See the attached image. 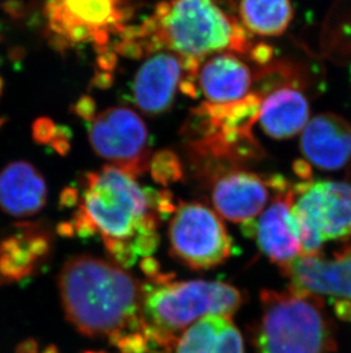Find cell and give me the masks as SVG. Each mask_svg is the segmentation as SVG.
<instances>
[{"label": "cell", "instance_id": "cell-29", "mask_svg": "<svg viewBox=\"0 0 351 353\" xmlns=\"http://www.w3.org/2000/svg\"><path fill=\"white\" fill-rule=\"evenodd\" d=\"M86 353H103V352H86Z\"/></svg>", "mask_w": 351, "mask_h": 353}, {"label": "cell", "instance_id": "cell-26", "mask_svg": "<svg viewBox=\"0 0 351 353\" xmlns=\"http://www.w3.org/2000/svg\"><path fill=\"white\" fill-rule=\"evenodd\" d=\"M273 54H274V50L272 47L266 43L252 46L251 50L248 52V55L251 57L252 60L260 64L269 63L272 60Z\"/></svg>", "mask_w": 351, "mask_h": 353}, {"label": "cell", "instance_id": "cell-11", "mask_svg": "<svg viewBox=\"0 0 351 353\" xmlns=\"http://www.w3.org/2000/svg\"><path fill=\"white\" fill-rule=\"evenodd\" d=\"M242 227L244 234L255 238L260 252L281 269L302 255L300 232L292 210V187L284 177L279 179L272 203L258 220Z\"/></svg>", "mask_w": 351, "mask_h": 353}, {"label": "cell", "instance_id": "cell-4", "mask_svg": "<svg viewBox=\"0 0 351 353\" xmlns=\"http://www.w3.org/2000/svg\"><path fill=\"white\" fill-rule=\"evenodd\" d=\"M142 287V316L160 350H169L178 334L204 316H232L243 303L241 292L222 281H170L162 276Z\"/></svg>", "mask_w": 351, "mask_h": 353}, {"label": "cell", "instance_id": "cell-21", "mask_svg": "<svg viewBox=\"0 0 351 353\" xmlns=\"http://www.w3.org/2000/svg\"><path fill=\"white\" fill-rule=\"evenodd\" d=\"M239 15L243 28L262 37H279L295 17L291 0H241Z\"/></svg>", "mask_w": 351, "mask_h": 353}, {"label": "cell", "instance_id": "cell-8", "mask_svg": "<svg viewBox=\"0 0 351 353\" xmlns=\"http://www.w3.org/2000/svg\"><path fill=\"white\" fill-rule=\"evenodd\" d=\"M292 210L302 255H318L326 241L351 236V182L304 180L295 184Z\"/></svg>", "mask_w": 351, "mask_h": 353}, {"label": "cell", "instance_id": "cell-1", "mask_svg": "<svg viewBox=\"0 0 351 353\" xmlns=\"http://www.w3.org/2000/svg\"><path fill=\"white\" fill-rule=\"evenodd\" d=\"M136 180L111 165L87 173L79 208L72 223L64 228L83 238L100 236L123 268L156 252L160 221L176 210L169 192L142 188Z\"/></svg>", "mask_w": 351, "mask_h": 353}, {"label": "cell", "instance_id": "cell-18", "mask_svg": "<svg viewBox=\"0 0 351 353\" xmlns=\"http://www.w3.org/2000/svg\"><path fill=\"white\" fill-rule=\"evenodd\" d=\"M295 85L284 83L262 97L259 123L265 134L275 140L298 135L309 123L308 100Z\"/></svg>", "mask_w": 351, "mask_h": 353}, {"label": "cell", "instance_id": "cell-3", "mask_svg": "<svg viewBox=\"0 0 351 353\" xmlns=\"http://www.w3.org/2000/svg\"><path fill=\"white\" fill-rule=\"evenodd\" d=\"M61 300L76 330L116 347L131 334L147 332L144 287L123 267L97 257H71L58 276Z\"/></svg>", "mask_w": 351, "mask_h": 353}, {"label": "cell", "instance_id": "cell-6", "mask_svg": "<svg viewBox=\"0 0 351 353\" xmlns=\"http://www.w3.org/2000/svg\"><path fill=\"white\" fill-rule=\"evenodd\" d=\"M262 97L250 93L229 103L203 102L192 110L185 135L192 154L206 163H236L262 154L252 127L258 120Z\"/></svg>", "mask_w": 351, "mask_h": 353}, {"label": "cell", "instance_id": "cell-20", "mask_svg": "<svg viewBox=\"0 0 351 353\" xmlns=\"http://www.w3.org/2000/svg\"><path fill=\"white\" fill-rule=\"evenodd\" d=\"M29 228L0 243V276L5 279L19 281L30 276L50 253L48 236Z\"/></svg>", "mask_w": 351, "mask_h": 353}, {"label": "cell", "instance_id": "cell-2", "mask_svg": "<svg viewBox=\"0 0 351 353\" xmlns=\"http://www.w3.org/2000/svg\"><path fill=\"white\" fill-rule=\"evenodd\" d=\"M225 0H164L140 26L128 27L114 45L129 57L168 50L201 63L213 54H246L248 32L222 3Z\"/></svg>", "mask_w": 351, "mask_h": 353}, {"label": "cell", "instance_id": "cell-15", "mask_svg": "<svg viewBox=\"0 0 351 353\" xmlns=\"http://www.w3.org/2000/svg\"><path fill=\"white\" fill-rule=\"evenodd\" d=\"M300 149L318 170H339L351 160V125L339 114H317L302 130Z\"/></svg>", "mask_w": 351, "mask_h": 353}, {"label": "cell", "instance_id": "cell-25", "mask_svg": "<svg viewBox=\"0 0 351 353\" xmlns=\"http://www.w3.org/2000/svg\"><path fill=\"white\" fill-rule=\"evenodd\" d=\"M70 135L67 134V128L64 127H57L56 134L50 142L54 150L60 154H67L70 149Z\"/></svg>", "mask_w": 351, "mask_h": 353}, {"label": "cell", "instance_id": "cell-7", "mask_svg": "<svg viewBox=\"0 0 351 353\" xmlns=\"http://www.w3.org/2000/svg\"><path fill=\"white\" fill-rule=\"evenodd\" d=\"M43 14L56 48L93 45L100 55L129 27L133 8L129 0H45Z\"/></svg>", "mask_w": 351, "mask_h": 353}, {"label": "cell", "instance_id": "cell-10", "mask_svg": "<svg viewBox=\"0 0 351 353\" xmlns=\"http://www.w3.org/2000/svg\"><path fill=\"white\" fill-rule=\"evenodd\" d=\"M90 145L111 166L140 177L149 170V130L136 111L113 107L98 112L88 128Z\"/></svg>", "mask_w": 351, "mask_h": 353}, {"label": "cell", "instance_id": "cell-30", "mask_svg": "<svg viewBox=\"0 0 351 353\" xmlns=\"http://www.w3.org/2000/svg\"><path fill=\"white\" fill-rule=\"evenodd\" d=\"M0 40H1V34H0Z\"/></svg>", "mask_w": 351, "mask_h": 353}, {"label": "cell", "instance_id": "cell-27", "mask_svg": "<svg viewBox=\"0 0 351 353\" xmlns=\"http://www.w3.org/2000/svg\"><path fill=\"white\" fill-rule=\"evenodd\" d=\"M3 78L0 77V97H3Z\"/></svg>", "mask_w": 351, "mask_h": 353}, {"label": "cell", "instance_id": "cell-22", "mask_svg": "<svg viewBox=\"0 0 351 353\" xmlns=\"http://www.w3.org/2000/svg\"><path fill=\"white\" fill-rule=\"evenodd\" d=\"M149 172L153 180L161 185H170L182 177V167L178 156L170 150H160L149 161Z\"/></svg>", "mask_w": 351, "mask_h": 353}, {"label": "cell", "instance_id": "cell-23", "mask_svg": "<svg viewBox=\"0 0 351 353\" xmlns=\"http://www.w3.org/2000/svg\"><path fill=\"white\" fill-rule=\"evenodd\" d=\"M57 126L50 118H39L32 125V137L36 143L48 144L56 134Z\"/></svg>", "mask_w": 351, "mask_h": 353}, {"label": "cell", "instance_id": "cell-14", "mask_svg": "<svg viewBox=\"0 0 351 353\" xmlns=\"http://www.w3.org/2000/svg\"><path fill=\"white\" fill-rule=\"evenodd\" d=\"M281 272L290 281L288 288L351 304V248L335 254L331 260L319 255H301L281 268Z\"/></svg>", "mask_w": 351, "mask_h": 353}, {"label": "cell", "instance_id": "cell-5", "mask_svg": "<svg viewBox=\"0 0 351 353\" xmlns=\"http://www.w3.org/2000/svg\"><path fill=\"white\" fill-rule=\"evenodd\" d=\"M257 353H333L334 323L321 295L288 288L262 290Z\"/></svg>", "mask_w": 351, "mask_h": 353}, {"label": "cell", "instance_id": "cell-9", "mask_svg": "<svg viewBox=\"0 0 351 353\" xmlns=\"http://www.w3.org/2000/svg\"><path fill=\"white\" fill-rule=\"evenodd\" d=\"M171 252L195 270L218 267L232 255L233 240L218 213L202 203H180L169 224Z\"/></svg>", "mask_w": 351, "mask_h": 353}, {"label": "cell", "instance_id": "cell-24", "mask_svg": "<svg viewBox=\"0 0 351 353\" xmlns=\"http://www.w3.org/2000/svg\"><path fill=\"white\" fill-rule=\"evenodd\" d=\"M74 112L80 118L92 121L96 116V104L90 97H81L74 104Z\"/></svg>", "mask_w": 351, "mask_h": 353}, {"label": "cell", "instance_id": "cell-12", "mask_svg": "<svg viewBox=\"0 0 351 353\" xmlns=\"http://www.w3.org/2000/svg\"><path fill=\"white\" fill-rule=\"evenodd\" d=\"M200 64L168 50L149 55L134 78L133 95L137 107L149 116L164 114L173 107L182 81H195Z\"/></svg>", "mask_w": 351, "mask_h": 353}, {"label": "cell", "instance_id": "cell-13", "mask_svg": "<svg viewBox=\"0 0 351 353\" xmlns=\"http://www.w3.org/2000/svg\"><path fill=\"white\" fill-rule=\"evenodd\" d=\"M279 175L262 177L248 170H226L215 176L212 203L217 213L234 223L255 221L275 192Z\"/></svg>", "mask_w": 351, "mask_h": 353}, {"label": "cell", "instance_id": "cell-19", "mask_svg": "<svg viewBox=\"0 0 351 353\" xmlns=\"http://www.w3.org/2000/svg\"><path fill=\"white\" fill-rule=\"evenodd\" d=\"M176 353H244L243 337L231 316L210 314L176 341Z\"/></svg>", "mask_w": 351, "mask_h": 353}, {"label": "cell", "instance_id": "cell-17", "mask_svg": "<svg viewBox=\"0 0 351 353\" xmlns=\"http://www.w3.org/2000/svg\"><path fill=\"white\" fill-rule=\"evenodd\" d=\"M46 181L31 163L17 160L0 172V208L14 217L39 213L47 203Z\"/></svg>", "mask_w": 351, "mask_h": 353}, {"label": "cell", "instance_id": "cell-16", "mask_svg": "<svg viewBox=\"0 0 351 353\" xmlns=\"http://www.w3.org/2000/svg\"><path fill=\"white\" fill-rule=\"evenodd\" d=\"M253 74L244 61L231 52L215 54L200 64L195 81L206 102L229 103L250 94Z\"/></svg>", "mask_w": 351, "mask_h": 353}, {"label": "cell", "instance_id": "cell-28", "mask_svg": "<svg viewBox=\"0 0 351 353\" xmlns=\"http://www.w3.org/2000/svg\"><path fill=\"white\" fill-rule=\"evenodd\" d=\"M43 353H57V350H56V349H55V347H48V349H47V350L45 351V352H43Z\"/></svg>", "mask_w": 351, "mask_h": 353}]
</instances>
